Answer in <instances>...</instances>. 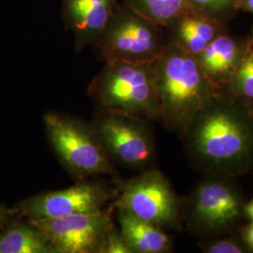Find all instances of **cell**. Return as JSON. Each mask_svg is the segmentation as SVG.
Returning <instances> with one entry per match:
<instances>
[{
	"label": "cell",
	"mask_w": 253,
	"mask_h": 253,
	"mask_svg": "<svg viewBox=\"0 0 253 253\" xmlns=\"http://www.w3.org/2000/svg\"><path fill=\"white\" fill-rule=\"evenodd\" d=\"M246 240H247L248 244L250 245L253 249V225H251L250 228L247 230Z\"/></svg>",
	"instance_id": "cell-21"
},
{
	"label": "cell",
	"mask_w": 253,
	"mask_h": 253,
	"mask_svg": "<svg viewBox=\"0 0 253 253\" xmlns=\"http://www.w3.org/2000/svg\"><path fill=\"white\" fill-rule=\"evenodd\" d=\"M235 0H189L190 5L208 10H219L225 9L234 3Z\"/></svg>",
	"instance_id": "cell-18"
},
{
	"label": "cell",
	"mask_w": 253,
	"mask_h": 253,
	"mask_svg": "<svg viewBox=\"0 0 253 253\" xmlns=\"http://www.w3.org/2000/svg\"><path fill=\"white\" fill-rule=\"evenodd\" d=\"M141 119L124 114L99 111L91 124L111 159L127 166L148 163L153 145Z\"/></svg>",
	"instance_id": "cell-8"
},
{
	"label": "cell",
	"mask_w": 253,
	"mask_h": 253,
	"mask_svg": "<svg viewBox=\"0 0 253 253\" xmlns=\"http://www.w3.org/2000/svg\"><path fill=\"white\" fill-rule=\"evenodd\" d=\"M113 208L122 209L160 227L172 226L178 217V202L168 181L156 171L124 183Z\"/></svg>",
	"instance_id": "cell-6"
},
{
	"label": "cell",
	"mask_w": 253,
	"mask_h": 253,
	"mask_svg": "<svg viewBox=\"0 0 253 253\" xmlns=\"http://www.w3.org/2000/svg\"><path fill=\"white\" fill-rule=\"evenodd\" d=\"M0 253H54L43 233L36 226L18 222L0 233Z\"/></svg>",
	"instance_id": "cell-13"
},
{
	"label": "cell",
	"mask_w": 253,
	"mask_h": 253,
	"mask_svg": "<svg viewBox=\"0 0 253 253\" xmlns=\"http://www.w3.org/2000/svg\"><path fill=\"white\" fill-rule=\"evenodd\" d=\"M195 208L200 218L211 226L224 225L239 214V203L235 193L219 183H208L200 188Z\"/></svg>",
	"instance_id": "cell-11"
},
{
	"label": "cell",
	"mask_w": 253,
	"mask_h": 253,
	"mask_svg": "<svg viewBox=\"0 0 253 253\" xmlns=\"http://www.w3.org/2000/svg\"><path fill=\"white\" fill-rule=\"evenodd\" d=\"M118 191L101 183L84 180L68 189L27 198L19 203L13 213L27 217V220L64 217L105 208L117 197Z\"/></svg>",
	"instance_id": "cell-7"
},
{
	"label": "cell",
	"mask_w": 253,
	"mask_h": 253,
	"mask_svg": "<svg viewBox=\"0 0 253 253\" xmlns=\"http://www.w3.org/2000/svg\"><path fill=\"white\" fill-rule=\"evenodd\" d=\"M145 18L169 27L189 9V0H121Z\"/></svg>",
	"instance_id": "cell-14"
},
{
	"label": "cell",
	"mask_w": 253,
	"mask_h": 253,
	"mask_svg": "<svg viewBox=\"0 0 253 253\" xmlns=\"http://www.w3.org/2000/svg\"><path fill=\"white\" fill-rule=\"evenodd\" d=\"M100 253H133L126 244L120 230L115 225L106 233Z\"/></svg>",
	"instance_id": "cell-16"
},
{
	"label": "cell",
	"mask_w": 253,
	"mask_h": 253,
	"mask_svg": "<svg viewBox=\"0 0 253 253\" xmlns=\"http://www.w3.org/2000/svg\"><path fill=\"white\" fill-rule=\"evenodd\" d=\"M120 0H62L65 28L73 33L77 54L93 45Z\"/></svg>",
	"instance_id": "cell-10"
},
{
	"label": "cell",
	"mask_w": 253,
	"mask_h": 253,
	"mask_svg": "<svg viewBox=\"0 0 253 253\" xmlns=\"http://www.w3.org/2000/svg\"><path fill=\"white\" fill-rule=\"evenodd\" d=\"M210 253H241V249L231 241H220L213 245L209 251Z\"/></svg>",
	"instance_id": "cell-19"
},
{
	"label": "cell",
	"mask_w": 253,
	"mask_h": 253,
	"mask_svg": "<svg viewBox=\"0 0 253 253\" xmlns=\"http://www.w3.org/2000/svg\"><path fill=\"white\" fill-rule=\"evenodd\" d=\"M119 230L133 253H161L166 252L170 239L162 228L122 209H117Z\"/></svg>",
	"instance_id": "cell-12"
},
{
	"label": "cell",
	"mask_w": 253,
	"mask_h": 253,
	"mask_svg": "<svg viewBox=\"0 0 253 253\" xmlns=\"http://www.w3.org/2000/svg\"><path fill=\"white\" fill-rule=\"evenodd\" d=\"M247 6L253 11V0H247Z\"/></svg>",
	"instance_id": "cell-23"
},
{
	"label": "cell",
	"mask_w": 253,
	"mask_h": 253,
	"mask_svg": "<svg viewBox=\"0 0 253 253\" xmlns=\"http://www.w3.org/2000/svg\"><path fill=\"white\" fill-rule=\"evenodd\" d=\"M238 84L246 96L253 98V55L247 58L238 72Z\"/></svg>",
	"instance_id": "cell-17"
},
{
	"label": "cell",
	"mask_w": 253,
	"mask_h": 253,
	"mask_svg": "<svg viewBox=\"0 0 253 253\" xmlns=\"http://www.w3.org/2000/svg\"><path fill=\"white\" fill-rule=\"evenodd\" d=\"M160 27L120 0L92 46L102 62H155L167 47Z\"/></svg>",
	"instance_id": "cell-3"
},
{
	"label": "cell",
	"mask_w": 253,
	"mask_h": 253,
	"mask_svg": "<svg viewBox=\"0 0 253 253\" xmlns=\"http://www.w3.org/2000/svg\"><path fill=\"white\" fill-rule=\"evenodd\" d=\"M156 87L167 123L184 126L204 100V82L197 62L176 44L167 46L154 62Z\"/></svg>",
	"instance_id": "cell-2"
},
{
	"label": "cell",
	"mask_w": 253,
	"mask_h": 253,
	"mask_svg": "<svg viewBox=\"0 0 253 253\" xmlns=\"http://www.w3.org/2000/svg\"><path fill=\"white\" fill-rule=\"evenodd\" d=\"M237 54V45L232 39L217 37L213 39L202 52L203 66L211 74L227 73L234 67Z\"/></svg>",
	"instance_id": "cell-15"
},
{
	"label": "cell",
	"mask_w": 253,
	"mask_h": 253,
	"mask_svg": "<svg viewBox=\"0 0 253 253\" xmlns=\"http://www.w3.org/2000/svg\"><path fill=\"white\" fill-rule=\"evenodd\" d=\"M87 92L99 111L139 119L162 117L154 62H104Z\"/></svg>",
	"instance_id": "cell-1"
},
{
	"label": "cell",
	"mask_w": 253,
	"mask_h": 253,
	"mask_svg": "<svg viewBox=\"0 0 253 253\" xmlns=\"http://www.w3.org/2000/svg\"><path fill=\"white\" fill-rule=\"evenodd\" d=\"M12 213V211L0 206V226H2L9 219Z\"/></svg>",
	"instance_id": "cell-20"
},
{
	"label": "cell",
	"mask_w": 253,
	"mask_h": 253,
	"mask_svg": "<svg viewBox=\"0 0 253 253\" xmlns=\"http://www.w3.org/2000/svg\"><path fill=\"white\" fill-rule=\"evenodd\" d=\"M112 210L113 207L28 221L43 233L54 253H100L105 235L114 225Z\"/></svg>",
	"instance_id": "cell-5"
},
{
	"label": "cell",
	"mask_w": 253,
	"mask_h": 253,
	"mask_svg": "<svg viewBox=\"0 0 253 253\" xmlns=\"http://www.w3.org/2000/svg\"><path fill=\"white\" fill-rule=\"evenodd\" d=\"M48 140L64 166L81 180L116 175L112 159L92 125L57 113L43 116Z\"/></svg>",
	"instance_id": "cell-4"
},
{
	"label": "cell",
	"mask_w": 253,
	"mask_h": 253,
	"mask_svg": "<svg viewBox=\"0 0 253 253\" xmlns=\"http://www.w3.org/2000/svg\"><path fill=\"white\" fill-rule=\"evenodd\" d=\"M246 211H247L248 215H249L253 220V201L246 207Z\"/></svg>",
	"instance_id": "cell-22"
},
{
	"label": "cell",
	"mask_w": 253,
	"mask_h": 253,
	"mask_svg": "<svg viewBox=\"0 0 253 253\" xmlns=\"http://www.w3.org/2000/svg\"><path fill=\"white\" fill-rule=\"evenodd\" d=\"M249 141L243 124L231 114L220 111L204 118L195 134L200 153L218 163L238 159L247 151Z\"/></svg>",
	"instance_id": "cell-9"
}]
</instances>
